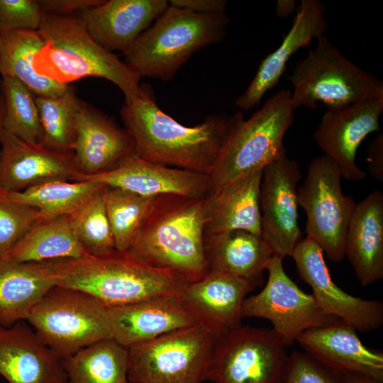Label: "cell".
I'll list each match as a JSON object with an SVG mask.
<instances>
[{"mask_svg":"<svg viewBox=\"0 0 383 383\" xmlns=\"http://www.w3.org/2000/svg\"><path fill=\"white\" fill-rule=\"evenodd\" d=\"M135 153L157 164L209 174L227 140L244 119L243 113L208 116L185 126L160 109L151 89L140 85L137 97L121 110Z\"/></svg>","mask_w":383,"mask_h":383,"instance_id":"6da1fadb","label":"cell"},{"mask_svg":"<svg viewBox=\"0 0 383 383\" xmlns=\"http://www.w3.org/2000/svg\"><path fill=\"white\" fill-rule=\"evenodd\" d=\"M38 32L44 41L33 58L38 75L64 85L85 77L103 78L120 89L125 102L139 94L141 77L91 38L81 16L44 12Z\"/></svg>","mask_w":383,"mask_h":383,"instance_id":"7a4b0ae2","label":"cell"},{"mask_svg":"<svg viewBox=\"0 0 383 383\" xmlns=\"http://www.w3.org/2000/svg\"><path fill=\"white\" fill-rule=\"evenodd\" d=\"M205 199L158 196L136 239L125 252L144 264L176 273L189 282L203 277L208 272Z\"/></svg>","mask_w":383,"mask_h":383,"instance_id":"3957f363","label":"cell"},{"mask_svg":"<svg viewBox=\"0 0 383 383\" xmlns=\"http://www.w3.org/2000/svg\"><path fill=\"white\" fill-rule=\"evenodd\" d=\"M56 285L83 292L106 307L178 295L189 283L180 275L116 250L104 256L47 261Z\"/></svg>","mask_w":383,"mask_h":383,"instance_id":"277c9868","label":"cell"},{"mask_svg":"<svg viewBox=\"0 0 383 383\" xmlns=\"http://www.w3.org/2000/svg\"><path fill=\"white\" fill-rule=\"evenodd\" d=\"M226 13L202 14L170 5L123 53L142 78L172 79L197 50L224 38Z\"/></svg>","mask_w":383,"mask_h":383,"instance_id":"5b68a950","label":"cell"},{"mask_svg":"<svg viewBox=\"0 0 383 383\" xmlns=\"http://www.w3.org/2000/svg\"><path fill=\"white\" fill-rule=\"evenodd\" d=\"M292 91L270 97L250 118L243 119L221 149L209 174L210 193L242 177L262 170L286 155L283 140L294 119Z\"/></svg>","mask_w":383,"mask_h":383,"instance_id":"8992f818","label":"cell"},{"mask_svg":"<svg viewBox=\"0 0 383 383\" xmlns=\"http://www.w3.org/2000/svg\"><path fill=\"white\" fill-rule=\"evenodd\" d=\"M292 109H316L323 102L335 110L367 99H383V83L359 68L322 35L308 55L296 62L289 77Z\"/></svg>","mask_w":383,"mask_h":383,"instance_id":"52a82bcc","label":"cell"},{"mask_svg":"<svg viewBox=\"0 0 383 383\" xmlns=\"http://www.w3.org/2000/svg\"><path fill=\"white\" fill-rule=\"evenodd\" d=\"M26 321L62 360L112 338L108 307L83 292L57 285L35 306Z\"/></svg>","mask_w":383,"mask_h":383,"instance_id":"ba28073f","label":"cell"},{"mask_svg":"<svg viewBox=\"0 0 383 383\" xmlns=\"http://www.w3.org/2000/svg\"><path fill=\"white\" fill-rule=\"evenodd\" d=\"M216 336L197 324L128 348L131 383H201Z\"/></svg>","mask_w":383,"mask_h":383,"instance_id":"9c48e42d","label":"cell"},{"mask_svg":"<svg viewBox=\"0 0 383 383\" xmlns=\"http://www.w3.org/2000/svg\"><path fill=\"white\" fill-rule=\"evenodd\" d=\"M287 347L272 328L236 326L216 338L205 380L282 383Z\"/></svg>","mask_w":383,"mask_h":383,"instance_id":"30bf717a","label":"cell"},{"mask_svg":"<svg viewBox=\"0 0 383 383\" xmlns=\"http://www.w3.org/2000/svg\"><path fill=\"white\" fill-rule=\"evenodd\" d=\"M341 177L329 157L318 156L310 162L306 177L297 189L298 205L306 216V237L334 262L345 258V236L356 204L352 196L343 194Z\"/></svg>","mask_w":383,"mask_h":383,"instance_id":"8fae6325","label":"cell"},{"mask_svg":"<svg viewBox=\"0 0 383 383\" xmlns=\"http://www.w3.org/2000/svg\"><path fill=\"white\" fill-rule=\"evenodd\" d=\"M282 259L273 256L266 265L268 279L257 294L245 297L241 316L265 318L287 345L299 334L316 326L333 323L338 318L323 312L312 294L302 291L286 274Z\"/></svg>","mask_w":383,"mask_h":383,"instance_id":"7c38bea8","label":"cell"},{"mask_svg":"<svg viewBox=\"0 0 383 383\" xmlns=\"http://www.w3.org/2000/svg\"><path fill=\"white\" fill-rule=\"evenodd\" d=\"M301 174L296 161L287 155L262 170L260 187L261 236L273 256H291L300 240L297 189Z\"/></svg>","mask_w":383,"mask_h":383,"instance_id":"4fadbf2b","label":"cell"},{"mask_svg":"<svg viewBox=\"0 0 383 383\" xmlns=\"http://www.w3.org/2000/svg\"><path fill=\"white\" fill-rule=\"evenodd\" d=\"M323 254L316 243L306 237L299 241L291 255L300 279L311 287L320 309L360 332L379 328L383 324L382 302L352 296L338 287Z\"/></svg>","mask_w":383,"mask_h":383,"instance_id":"5bb4252c","label":"cell"},{"mask_svg":"<svg viewBox=\"0 0 383 383\" xmlns=\"http://www.w3.org/2000/svg\"><path fill=\"white\" fill-rule=\"evenodd\" d=\"M74 179L150 197L179 196L205 199L211 191L208 174L151 162L135 152L110 170L89 175L78 172Z\"/></svg>","mask_w":383,"mask_h":383,"instance_id":"9a60e30c","label":"cell"},{"mask_svg":"<svg viewBox=\"0 0 383 383\" xmlns=\"http://www.w3.org/2000/svg\"><path fill=\"white\" fill-rule=\"evenodd\" d=\"M382 111L383 99H373L328 110L323 115L313 138L344 179L358 182L367 177V173L355 162L356 152L366 136L379 131Z\"/></svg>","mask_w":383,"mask_h":383,"instance_id":"2e32d148","label":"cell"},{"mask_svg":"<svg viewBox=\"0 0 383 383\" xmlns=\"http://www.w3.org/2000/svg\"><path fill=\"white\" fill-rule=\"evenodd\" d=\"M0 190L20 192L51 181H74L79 172L70 151L30 144L0 131Z\"/></svg>","mask_w":383,"mask_h":383,"instance_id":"e0dca14e","label":"cell"},{"mask_svg":"<svg viewBox=\"0 0 383 383\" xmlns=\"http://www.w3.org/2000/svg\"><path fill=\"white\" fill-rule=\"evenodd\" d=\"M257 283L209 270L177 295L184 308L216 337L240 324L244 299Z\"/></svg>","mask_w":383,"mask_h":383,"instance_id":"ac0fdd59","label":"cell"},{"mask_svg":"<svg viewBox=\"0 0 383 383\" xmlns=\"http://www.w3.org/2000/svg\"><path fill=\"white\" fill-rule=\"evenodd\" d=\"M0 376L8 383H67L62 360L27 321L0 325Z\"/></svg>","mask_w":383,"mask_h":383,"instance_id":"d6986e66","label":"cell"},{"mask_svg":"<svg viewBox=\"0 0 383 383\" xmlns=\"http://www.w3.org/2000/svg\"><path fill=\"white\" fill-rule=\"evenodd\" d=\"M72 152L79 172L89 175L113 168L135 152V145L126 128L81 99Z\"/></svg>","mask_w":383,"mask_h":383,"instance_id":"ffe728a7","label":"cell"},{"mask_svg":"<svg viewBox=\"0 0 383 383\" xmlns=\"http://www.w3.org/2000/svg\"><path fill=\"white\" fill-rule=\"evenodd\" d=\"M356 331L338 319L304 331L296 341L308 355L339 374H363L383 380V353L365 346Z\"/></svg>","mask_w":383,"mask_h":383,"instance_id":"44dd1931","label":"cell"},{"mask_svg":"<svg viewBox=\"0 0 383 383\" xmlns=\"http://www.w3.org/2000/svg\"><path fill=\"white\" fill-rule=\"evenodd\" d=\"M168 6L166 0H104L80 16L96 43L123 54Z\"/></svg>","mask_w":383,"mask_h":383,"instance_id":"7402d4cb","label":"cell"},{"mask_svg":"<svg viewBox=\"0 0 383 383\" xmlns=\"http://www.w3.org/2000/svg\"><path fill=\"white\" fill-rule=\"evenodd\" d=\"M112 338L128 348L197 325L177 295L108 307Z\"/></svg>","mask_w":383,"mask_h":383,"instance_id":"603a6c76","label":"cell"},{"mask_svg":"<svg viewBox=\"0 0 383 383\" xmlns=\"http://www.w3.org/2000/svg\"><path fill=\"white\" fill-rule=\"evenodd\" d=\"M325 6L318 0H302L292 26L280 45L260 62L257 72L245 92L235 101L246 111L257 105L265 94L276 86L284 72L290 57L313 38L324 35L327 23Z\"/></svg>","mask_w":383,"mask_h":383,"instance_id":"cb8c5ba5","label":"cell"},{"mask_svg":"<svg viewBox=\"0 0 383 383\" xmlns=\"http://www.w3.org/2000/svg\"><path fill=\"white\" fill-rule=\"evenodd\" d=\"M344 257L363 287L383 278V194L372 191L356 203L344 240Z\"/></svg>","mask_w":383,"mask_h":383,"instance_id":"d4e9b609","label":"cell"},{"mask_svg":"<svg viewBox=\"0 0 383 383\" xmlns=\"http://www.w3.org/2000/svg\"><path fill=\"white\" fill-rule=\"evenodd\" d=\"M262 170L237 179L205 199L204 235L241 230L261 236L260 187Z\"/></svg>","mask_w":383,"mask_h":383,"instance_id":"484cf974","label":"cell"},{"mask_svg":"<svg viewBox=\"0 0 383 383\" xmlns=\"http://www.w3.org/2000/svg\"><path fill=\"white\" fill-rule=\"evenodd\" d=\"M56 286L48 262H20L0 257V325L26 321L35 306Z\"/></svg>","mask_w":383,"mask_h":383,"instance_id":"4316f807","label":"cell"},{"mask_svg":"<svg viewBox=\"0 0 383 383\" xmlns=\"http://www.w3.org/2000/svg\"><path fill=\"white\" fill-rule=\"evenodd\" d=\"M204 251L208 271L226 273L257 284L272 257L262 236L235 230L204 235Z\"/></svg>","mask_w":383,"mask_h":383,"instance_id":"83f0119b","label":"cell"},{"mask_svg":"<svg viewBox=\"0 0 383 383\" xmlns=\"http://www.w3.org/2000/svg\"><path fill=\"white\" fill-rule=\"evenodd\" d=\"M87 255L74 231L70 215H64L35 225L1 257L20 262H40Z\"/></svg>","mask_w":383,"mask_h":383,"instance_id":"f1b7e54d","label":"cell"},{"mask_svg":"<svg viewBox=\"0 0 383 383\" xmlns=\"http://www.w3.org/2000/svg\"><path fill=\"white\" fill-rule=\"evenodd\" d=\"M43 44L38 30H14L1 33L0 74L17 79L35 96H59L69 85L40 76L33 69V56Z\"/></svg>","mask_w":383,"mask_h":383,"instance_id":"f546056e","label":"cell"},{"mask_svg":"<svg viewBox=\"0 0 383 383\" xmlns=\"http://www.w3.org/2000/svg\"><path fill=\"white\" fill-rule=\"evenodd\" d=\"M103 187L88 180L51 181L20 192L0 190V199L37 209L47 221L71 215Z\"/></svg>","mask_w":383,"mask_h":383,"instance_id":"4dcf8cb0","label":"cell"},{"mask_svg":"<svg viewBox=\"0 0 383 383\" xmlns=\"http://www.w3.org/2000/svg\"><path fill=\"white\" fill-rule=\"evenodd\" d=\"M67 383H126L128 348L113 338L98 341L63 359Z\"/></svg>","mask_w":383,"mask_h":383,"instance_id":"1f68e13d","label":"cell"},{"mask_svg":"<svg viewBox=\"0 0 383 383\" xmlns=\"http://www.w3.org/2000/svg\"><path fill=\"white\" fill-rule=\"evenodd\" d=\"M157 197L106 187V210L117 251L125 252L131 247L151 213Z\"/></svg>","mask_w":383,"mask_h":383,"instance_id":"d6a6232c","label":"cell"},{"mask_svg":"<svg viewBox=\"0 0 383 383\" xmlns=\"http://www.w3.org/2000/svg\"><path fill=\"white\" fill-rule=\"evenodd\" d=\"M42 130L41 143L61 151L72 152L77 115L81 99L70 85L60 96H35Z\"/></svg>","mask_w":383,"mask_h":383,"instance_id":"836d02e7","label":"cell"},{"mask_svg":"<svg viewBox=\"0 0 383 383\" xmlns=\"http://www.w3.org/2000/svg\"><path fill=\"white\" fill-rule=\"evenodd\" d=\"M1 88L5 101L2 128L28 143H41L42 130L35 95L21 82L9 76H2Z\"/></svg>","mask_w":383,"mask_h":383,"instance_id":"e575fe53","label":"cell"},{"mask_svg":"<svg viewBox=\"0 0 383 383\" xmlns=\"http://www.w3.org/2000/svg\"><path fill=\"white\" fill-rule=\"evenodd\" d=\"M103 187L70 215L74 231L86 252L104 256L114 252V239L106 213Z\"/></svg>","mask_w":383,"mask_h":383,"instance_id":"d590c367","label":"cell"},{"mask_svg":"<svg viewBox=\"0 0 383 383\" xmlns=\"http://www.w3.org/2000/svg\"><path fill=\"white\" fill-rule=\"evenodd\" d=\"M43 221L37 209L0 199V257L9 252L32 228Z\"/></svg>","mask_w":383,"mask_h":383,"instance_id":"8d00e7d4","label":"cell"},{"mask_svg":"<svg viewBox=\"0 0 383 383\" xmlns=\"http://www.w3.org/2000/svg\"><path fill=\"white\" fill-rule=\"evenodd\" d=\"M282 383H343L341 374L306 353L292 352L288 357Z\"/></svg>","mask_w":383,"mask_h":383,"instance_id":"74e56055","label":"cell"},{"mask_svg":"<svg viewBox=\"0 0 383 383\" xmlns=\"http://www.w3.org/2000/svg\"><path fill=\"white\" fill-rule=\"evenodd\" d=\"M43 15L38 0H0V34L38 30Z\"/></svg>","mask_w":383,"mask_h":383,"instance_id":"f35d334b","label":"cell"},{"mask_svg":"<svg viewBox=\"0 0 383 383\" xmlns=\"http://www.w3.org/2000/svg\"><path fill=\"white\" fill-rule=\"evenodd\" d=\"M104 0H38L43 10L60 16H72L76 12L84 13L96 6Z\"/></svg>","mask_w":383,"mask_h":383,"instance_id":"ab89813d","label":"cell"},{"mask_svg":"<svg viewBox=\"0 0 383 383\" xmlns=\"http://www.w3.org/2000/svg\"><path fill=\"white\" fill-rule=\"evenodd\" d=\"M169 5L190 11L202 13H225L227 1L225 0H170Z\"/></svg>","mask_w":383,"mask_h":383,"instance_id":"60d3db41","label":"cell"},{"mask_svg":"<svg viewBox=\"0 0 383 383\" xmlns=\"http://www.w3.org/2000/svg\"><path fill=\"white\" fill-rule=\"evenodd\" d=\"M366 160L370 174L377 181L383 182V135L378 133L368 145Z\"/></svg>","mask_w":383,"mask_h":383,"instance_id":"b9f144b4","label":"cell"},{"mask_svg":"<svg viewBox=\"0 0 383 383\" xmlns=\"http://www.w3.org/2000/svg\"><path fill=\"white\" fill-rule=\"evenodd\" d=\"M340 374L343 383H383L382 379L363 374L345 373Z\"/></svg>","mask_w":383,"mask_h":383,"instance_id":"7bdbcfd3","label":"cell"},{"mask_svg":"<svg viewBox=\"0 0 383 383\" xmlns=\"http://www.w3.org/2000/svg\"><path fill=\"white\" fill-rule=\"evenodd\" d=\"M294 7V1L279 0L277 3V15L279 17H287L293 12Z\"/></svg>","mask_w":383,"mask_h":383,"instance_id":"ee69618b","label":"cell"},{"mask_svg":"<svg viewBox=\"0 0 383 383\" xmlns=\"http://www.w3.org/2000/svg\"><path fill=\"white\" fill-rule=\"evenodd\" d=\"M5 113V101L3 94H0V131L2 128V123Z\"/></svg>","mask_w":383,"mask_h":383,"instance_id":"f6af8a7d","label":"cell"},{"mask_svg":"<svg viewBox=\"0 0 383 383\" xmlns=\"http://www.w3.org/2000/svg\"><path fill=\"white\" fill-rule=\"evenodd\" d=\"M126 383H131V382H129L128 381H127Z\"/></svg>","mask_w":383,"mask_h":383,"instance_id":"bcb514c9","label":"cell"},{"mask_svg":"<svg viewBox=\"0 0 383 383\" xmlns=\"http://www.w3.org/2000/svg\"><path fill=\"white\" fill-rule=\"evenodd\" d=\"M0 383H2V382H1V380H0Z\"/></svg>","mask_w":383,"mask_h":383,"instance_id":"7dc6e473","label":"cell"}]
</instances>
